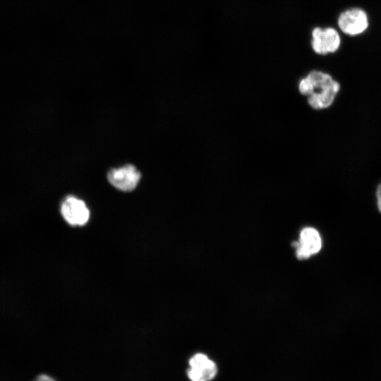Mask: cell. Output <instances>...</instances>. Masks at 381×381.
<instances>
[{"label": "cell", "mask_w": 381, "mask_h": 381, "mask_svg": "<svg viewBox=\"0 0 381 381\" xmlns=\"http://www.w3.org/2000/svg\"><path fill=\"white\" fill-rule=\"evenodd\" d=\"M301 95L307 97L308 105L315 110L329 107L340 90V84L332 76L320 70H312L298 83Z\"/></svg>", "instance_id": "1"}, {"label": "cell", "mask_w": 381, "mask_h": 381, "mask_svg": "<svg viewBox=\"0 0 381 381\" xmlns=\"http://www.w3.org/2000/svg\"><path fill=\"white\" fill-rule=\"evenodd\" d=\"M310 44L316 54L327 55L338 50L341 44V37L334 28L317 26L311 30Z\"/></svg>", "instance_id": "2"}, {"label": "cell", "mask_w": 381, "mask_h": 381, "mask_svg": "<svg viewBox=\"0 0 381 381\" xmlns=\"http://www.w3.org/2000/svg\"><path fill=\"white\" fill-rule=\"evenodd\" d=\"M339 29L346 35L355 36L363 33L368 27L366 13L359 8H351L343 11L339 16Z\"/></svg>", "instance_id": "3"}, {"label": "cell", "mask_w": 381, "mask_h": 381, "mask_svg": "<svg viewBox=\"0 0 381 381\" xmlns=\"http://www.w3.org/2000/svg\"><path fill=\"white\" fill-rule=\"evenodd\" d=\"M188 364L187 375L190 381H210L217 373V364L202 353L193 355Z\"/></svg>", "instance_id": "4"}, {"label": "cell", "mask_w": 381, "mask_h": 381, "mask_svg": "<svg viewBox=\"0 0 381 381\" xmlns=\"http://www.w3.org/2000/svg\"><path fill=\"white\" fill-rule=\"evenodd\" d=\"M140 177V173L132 164L111 169L107 174L109 182L122 191L133 190L137 186Z\"/></svg>", "instance_id": "5"}, {"label": "cell", "mask_w": 381, "mask_h": 381, "mask_svg": "<svg viewBox=\"0 0 381 381\" xmlns=\"http://www.w3.org/2000/svg\"><path fill=\"white\" fill-rule=\"evenodd\" d=\"M61 212L64 219L73 226L85 224L90 217V212L85 203L73 196H68L64 200Z\"/></svg>", "instance_id": "6"}, {"label": "cell", "mask_w": 381, "mask_h": 381, "mask_svg": "<svg viewBox=\"0 0 381 381\" xmlns=\"http://www.w3.org/2000/svg\"><path fill=\"white\" fill-rule=\"evenodd\" d=\"M294 246L298 258L306 259L320 251L322 241L316 229L306 227L301 231L299 241L294 243Z\"/></svg>", "instance_id": "7"}, {"label": "cell", "mask_w": 381, "mask_h": 381, "mask_svg": "<svg viewBox=\"0 0 381 381\" xmlns=\"http://www.w3.org/2000/svg\"><path fill=\"white\" fill-rule=\"evenodd\" d=\"M376 202L377 209L381 213V183L377 186L376 189Z\"/></svg>", "instance_id": "8"}, {"label": "cell", "mask_w": 381, "mask_h": 381, "mask_svg": "<svg viewBox=\"0 0 381 381\" xmlns=\"http://www.w3.org/2000/svg\"><path fill=\"white\" fill-rule=\"evenodd\" d=\"M33 381H56V380L49 375L40 374Z\"/></svg>", "instance_id": "9"}]
</instances>
